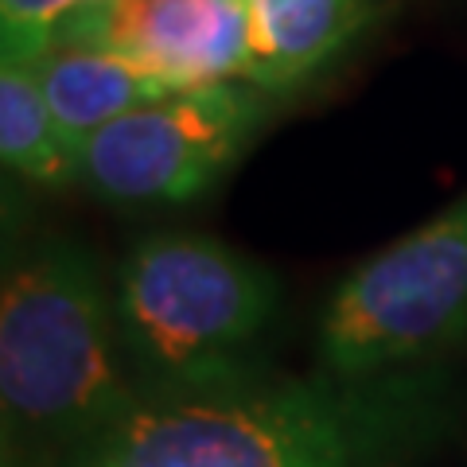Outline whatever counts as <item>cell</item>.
Wrapping results in <instances>:
<instances>
[{
	"label": "cell",
	"instance_id": "1",
	"mask_svg": "<svg viewBox=\"0 0 467 467\" xmlns=\"http://www.w3.org/2000/svg\"><path fill=\"white\" fill-rule=\"evenodd\" d=\"M451 429L441 374H257L218 389H140L63 467H389Z\"/></svg>",
	"mask_w": 467,
	"mask_h": 467
},
{
	"label": "cell",
	"instance_id": "2",
	"mask_svg": "<svg viewBox=\"0 0 467 467\" xmlns=\"http://www.w3.org/2000/svg\"><path fill=\"white\" fill-rule=\"evenodd\" d=\"M137 393L98 261L67 238L12 254L0 292L5 467H63Z\"/></svg>",
	"mask_w": 467,
	"mask_h": 467
},
{
	"label": "cell",
	"instance_id": "3",
	"mask_svg": "<svg viewBox=\"0 0 467 467\" xmlns=\"http://www.w3.org/2000/svg\"><path fill=\"white\" fill-rule=\"evenodd\" d=\"M113 324L140 389H218L261 370L281 285L207 234L160 230L113 273Z\"/></svg>",
	"mask_w": 467,
	"mask_h": 467
},
{
	"label": "cell",
	"instance_id": "4",
	"mask_svg": "<svg viewBox=\"0 0 467 467\" xmlns=\"http://www.w3.org/2000/svg\"><path fill=\"white\" fill-rule=\"evenodd\" d=\"M467 335V195L331 292L319 319V370L374 378L425 370Z\"/></svg>",
	"mask_w": 467,
	"mask_h": 467
},
{
	"label": "cell",
	"instance_id": "5",
	"mask_svg": "<svg viewBox=\"0 0 467 467\" xmlns=\"http://www.w3.org/2000/svg\"><path fill=\"white\" fill-rule=\"evenodd\" d=\"M261 98L234 82L171 90L98 129L78 149V183L121 207L192 202L223 180L257 133Z\"/></svg>",
	"mask_w": 467,
	"mask_h": 467
},
{
	"label": "cell",
	"instance_id": "6",
	"mask_svg": "<svg viewBox=\"0 0 467 467\" xmlns=\"http://www.w3.org/2000/svg\"><path fill=\"white\" fill-rule=\"evenodd\" d=\"M55 39L117 51L171 90L226 86L250 70L242 0H106L70 16Z\"/></svg>",
	"mask_w": 467,
	"mask_h": 467
},
{
	"label": "cell",
	"instance_id": "7",
	"mask_svg": "<svg viewBox=\"0 0 467 467\" xmlns=\"http://www.w3.org/2000/svg\"><path fill=\"white\" fill-rule=\"evenodd\" d=\"M250 16L245 86L288 94L312 82L374 20V0H242Z\"/></svg>",
	"mask_w": 467,
	"mask_h": 467
},
{
	"label": "cell",
	"instance_id": "8",
	"mask_svg": "<svg viewBox=\"0 0 467 467\" xmlns=\"http://www.w3.org/2000/svg\"><path fill=\"white\" fill-rule=\"evenodd\" d=\"M27 63L36 70V82L58 133L67 137L75 156L98 129H106L117 117L171 94V86H164L156 75L137 67L133 58L94 47V43L55 39L39 55L27 58Z\"/></svg>",
	"mask_w": 467,
	"mask_h": 467
},
{
	"label": "cell",
	"instance_id": "9",
	"mask_svg": "<svg viewBox=\"0 0 467 467\" xmlns=\"http://www.w3.org/2000/svg\"><path fill=\"white\" fill-rule=\"evenodd\" d=\"M0 152H5L8 171L32 183H78V156L58 133L27 58L0 63Z\"/></svg>",
	"mask_w": 467,
	"mask_h": 467
},
{
	"label": "cell",
	"instance_id": "10",
	"mask_svg": "<svg viewBox=\"0 0 467 467\" xmlns=\"http://www.w3.org/2000/svg\"><path fill=\"white\" fill-rule=\"evenodd\" d=\"M106 0H0V36L5 58H32L70 16L98 8Z\"/></svg>",
	"mask_w": 467,
	"mask_h": 467
}]
</instances>
